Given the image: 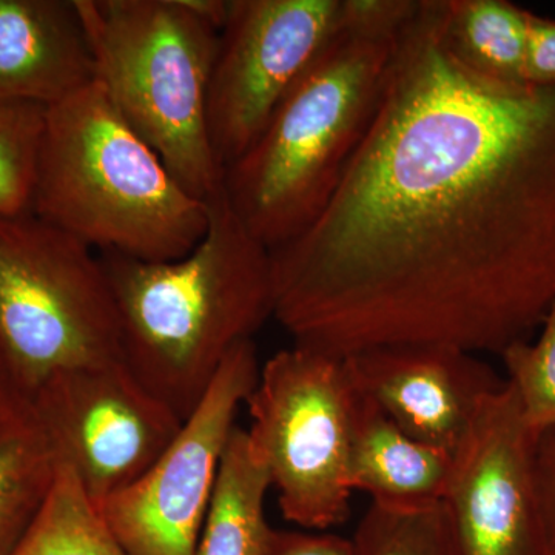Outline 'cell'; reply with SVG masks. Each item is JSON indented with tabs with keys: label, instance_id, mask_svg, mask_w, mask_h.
Masks as SVG:
<instances>
[{
	"label": "cell",
	"instance_id": "30bf717a",
	"mask_svg": "<svg viewBox=\"0 0 555 555\" xmlns=\"http://www.w3.org/2000/svg\"><path fill=\"white\" fill-rule=\"evenodd\" d=\"M33 414L100 507L144 476L182 426L124 361L47 379L33 393Z\"/></svg>",
	"mask_w": 555,
	"mask_h": 555
},
{
	"label": "cell",
	"instance_id": "e0dca14e",
	"mask_svg": "<svg viewBox=\"0 0 555 555\" xmlns=\"http://www.w3.org/2000/svg\"><path fill=\"white\" fill-rule=\"evenodd\" d=\"M57 465L35 414L0 437V555H13L27 535L50 494Z\"/></svg>",
	"mask_w": 555,
	"mask_h": 555
},
{
	"label": "cell",
	"instance_id": "ffe728a7",
	"mask_svg": "<svg viewBox=\"0 0 555 555\" xmlns=\"http://www.w3.org/2000/svg\"><path fill=\"white\" fill-rule=\"evenodd\" d=\"M47 107L0 102V215L31 211Z\"/></svg>",
	"mask_w": 555,
	"mask_h": 555
},
{
	"label": "cell",
	"instance_id": "3957f363",
	"mask_svg": "<svg viewBox=\"0 0 555 555\" xmlns=\"http://www.w3.org/2000/svg\"><path fill=\"white\" fill-rule=\"evenodd\" d=\"M31 211L96 250L139 261L185 257L206 201L179 184L100 83L47 108Z\"/></svg>",
	"mask_w": 555,
	"mask_h": 555
},
{
	"label": "cell",
	"instance_id": "2e32d148",
	"mask_svg": "<svg viewBox=\"0 0 555 555\" xmlns=\"http://www.w3.org/2000/svg\"><path fill=\"white\" fill-rule=\"evenodd\" d=\"M268 469L246 429L236 426L219 466L196 555H264L272 526L266 520Z\"/></svg>",
	"mask_w": 555,
	"mask_h": 555
},
{
	"label": "cell",
	"instance_id": "d4e9b609",
	"mask_svg": "<svg viewBox=\"0 0 555 555\" xmlns=\"http://www.w3.org/2000/svg\"><path fill=\"white\" fill-rule=\"evenodd\" d=\"M33 416V400L0 343V437Z\"/></svg>",
	"mask_w": 555,
	"mask_h": 555
},
{
	"label": "cell",
	"instance_id": "ba28073f",
	"mask_svg": "<svg viewBox=\"0 0 555 555\" xmlns=\"http://www.w3.org/2000/svg\"><path fill=\"white\" fill-rule=\"evenodd\" d=\"M259 369L254 341L236 346L169 448L101 506L126 555H196L222 455Z\"/></svg>",
	"mask_w": 555,
	"mask_h": 555
},
{
	"label": "cell",
	"instance_id": "6da1fadb",
	"mask_svg": "<svg viewBox=\"0 0 555 555\" xmlns=\"http://www.w3.org/2000/svg\"><path fill=\"white\" fill-rule=\"evenodd\" d=\"M269 251L295 346L529 341L555 301V87L474 78L444 49L441 0H420L331 199Z\"/></svg>",
	"mask_w": 555,
	"mask_h": 555
},
{
	"label": "cell",
	"instance_id": "277c9868",
	"mask_svg": "<svg viewBox=\"0 0 555 555\" xmlns=\"http://www.w3.org/2000/svg\"><path fill=\"white\" fill-rule=\"evenodd\" d=\"M398 35L341 25L224 170L230 207L269 250L298 236L331 199L374 118Z\"/></svg>",
	"mask_w": 555,
	"mask_h": 555
},
{
	"label": "cell",
	"instance_id": "52a82bcc",
	"mask_svg": "<svg viewBox=\"0 0 555 555\" xmlns=\"http://www.w3.org/2000/svg\"><path fill=\"white\" fill-rule=\"evenodd\" d=\"M246 403L248 441L268 469L283 517L321 531L349 520L356 386L345 358L295 345L280 350L259 369Z\"/></svg>",
	"mask_w": 555,
	"mask_h": 555
},
{
	"label": "cell",
	"instance_id": "603a6c76",
	"mask_svg": "<svg viewBox=\"0 0 555 555\" xmlns=\"http://www.w3.org/2000/svg\"><path fill=\"white\" fill-rule=\"evenodd\" d=\"M525 79L529 86L555 87V20L529 11Z\"/></svg>",
	"mask_w": 555,
	"mask_h": 555
},
{
	"label": "cell",
	"instance_id": "8fae6325",
	"mask_svg": "<svg viewBox=\"0 0 555 555\" xmlns=\"http://www.w3.org/2000/svg\"><path fill=\"white\" fill-rule=\"evenodd\" d=\"M534 437L509 385L486 398L452 456L444 495L460 555H551Z\"/></svg>",
	"mask_w": 555,
	"mask_h": 555
},
{
	"label": "cell",
	"instance_id": "cb8c5ba5",
	"mask_svg": "<svg viewBox=\"0 0 555 555\" xmlns=\"http://www.w3.org/2000/svg\"><path fill=\"white\" fill-rule=\"evenodd\" d=\"M264 555H353L352 539L272 529Z\"/></svg>",
	"mask_w": 555,
	"mask_h": 555
},
{
	"label": "cell",
	"instance_id": "8992f818",
	"mask_svg": "<svg viewBox=\"0 0 555 555\" xmlns=\"http://www.w3.org/2000/svg\"><path fill=\"white\" fill-rule=\"evenodd\" d=\"M0 343L31 400L61 372L122 361L101 255L33 211L0 215Z\"/></svg>",
	"mask_w": 555,
	"mask_h": 555
},
{
	"label": "cell",
	"instance_id": "5bb4252c",
	"mask_svg": "<svg viewBox=\"0 0 555 555\" xmlns=\"http://www.w3.org/2000/svg\"><path fill=\"white\" fill-rule=\"evenodd\" d=\"M451 469V455L408 436L356 387L347 459L350 491L364 492L372 505L416 509L443 502Z\"/></svg>",
	"mask_w": 555,
	"mask_h": 555
},
{
	"label": "cell",
	"instance_id": "4fadbf2b",
	"mask_svg": "<svg viewBox=\"0 0 555 555\" xmlns=\"http://www.w3.org/2000/svg\"><path fill=\"white\" fill-rule=\"evenodd\" d=\"M94 82L75 0H0V102L49 108Z\"/></svg>",
	"mask_w": 555,
	"mask_h": 555
},
{
	"label": "cell",
	"instance_id": "7c38bea8",
	"mask_svg": "<svg viewBox=\"0 0 555 555\" xmlns=\"http://www.w3.org/2000/svg\"><path fill=\"white\" fill-rule=\"evenodd\" d=\"M353 385L408 436L454 456L481 403L506 379L451 346H383L345 358Z\"/></svg>",
	"mask_w": 555,
	"mask_h": 555
},
{
	"label": "cell",
	"instance_id": "ac0fdd59",
	"mask_svg": "<svg viewBox=\"0 0 555 555\" xmlns=\"http://www.w3.org/2000/svg\"><path fill=\"white\" fill-rule=\"evenodd\" d=\"M13 555H126L72 467L60 462L42 509Z\"/></svg>",
	"mask_w": 555,
	"mask_h": 555
},
{
	"label": "cell",
	"instance_id": "44dd1931",
	"mask_svg": "<svg viewBox=\"0 0 555 555\" xmlns=\"http://www.w3.org/2000/svg\"><path fill=\"white\" fill-rule=\"evenodd\" d=\"M537 341H520L500 356L507 385L520 401L526 425L537 434L555 425V301Z\"/></svg>",
	"mask_w": 555,
	"mask_h": 555
},
{
	"label": "cell",
	"instance_id": "9c48e42d",
	"mask_svg": "<svg viewBox=\"0 0 555 555\" xmlns=\"http://www.w3.org/2000/svg\"><path fill=\"white\" fill-rule=\"evenodd\" d=\"M341 27V0H229L207 98L215 158L228 169L268 126Z\"/></svg>",
	"mask_w": 555,
	"mask_h": 555
},
{
	"label": "cell",
	"instance_id": "5b68a950",
	"mask_svg": "<svg viewBox=\"0 0 555 555\" xmlns=\"http://www.w3.org/2000/svg\"><path fill=\"white\" fill-rule=\"evenodd\" d=\"M96 82L190 195L224 185L211 150L207 98L217 60L215 22L190 0H75Z\"/></svg>",
	"mask_w": 555,
	"mask_h": 555
},
{
	"label": "cell",
	"instance_id": "7a4b0ae2",
	"mask_svg": "<svg viewBox=\"0 0 555 555\" xmlns=\"http://www.w3.org/2000/svg\"><path fill=\"white\" fill-rule=\"evenodd\" d=\"M208 225L185 257L147 262L100 254L118 308L122 361L184 422L219 367L273 317L269 248L230 207L206 201Z\"/></svg>",
	"mask_w": 555,
	"mask_h": 555
},
{
	"label": "cell",
	"instance_id": "9a60e30c",
	"mask_svg": "<svg viewBox=\"0 0 555 555\" xmlns=\"http://www.w3.org/2000/svg\"><path fill=\"white\" fill-rule=\"evenodd\" d=\"M528 25L529 10L507 0H441V39L449 56L495 86H529Z\"/></svg>",
	"mask_w": 555,
	"mask_h": 555
},
{
	"label": "cell",
	"instance_id": "d6986e66",
	"mask_svg": "<svg viewBox=\"0 0 555 555\" xmlns=\"http://www.w3.org/2000/svg\"><path fill=\"white\" fill-rule=\"evenodd\" d=\"M352 545L353 555H460L443 502L416 509L371 505Z\"/></svg>",
	"mask_w": 555,
	"mask_h": 555
},
{
	"label": "cell",
	"instance_id": "7402d4cb",
	"mask_svg": "<svg viewBox=\"0 0 555 555\" xmlns=\"http://www.w3.org/2000/svg\"><path fill=\"white\" fill-rule=\"evenodd\" d=\"M534 476L547 546L555 555V425L535 434Z\"/></svg>",
	"mask_w": 555,
	"mask_h": 555
}]
</instances>
